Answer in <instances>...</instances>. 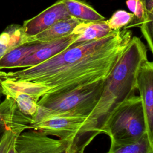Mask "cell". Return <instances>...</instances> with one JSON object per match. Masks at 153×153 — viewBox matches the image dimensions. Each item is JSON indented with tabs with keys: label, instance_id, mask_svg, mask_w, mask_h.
I'll list each match as a JSON object with an SVG mask.
<instances>
[{
	"label": "cell",
	"instance_id": "cell-1",
	"mask_svg": "<svg viewBox=\"0 0 153 153\" xmlns=\"http://www.w3.org/2000/svg\"><path fill=\"white\" fill-rule=\"evenodd\" d=\"M131 37L128 29L112 30L98 39L74 43L35 66L16 71H0V79L33 82L47 87L48 92L91 84L107 77Z\"/></svg>",
	"mask_w": 153,
	"mask_h": 153
},
{
	"label": "cell",
	"instance_id": "cell-2",
	"mask_svg": "<svg viewBox=\"0 0 153 153\" xmlns=\"http://www.w3.org/2000/svg\"><path fill=\"white\" fill-rule=\"evenodd\" d=\"M147 49L137 36H132L121 56L105 79L101 96L86 118L78 135L75 150L83 149L100 134V128L111 111L134 94L141 65L147 60Z\"/></svg>",
	"mask_w": 153,
	"mask_h": 153
},
{
	"label": "cell",
	"instance_id": "cell-3",
	"mask_svg": "<svg viewBox=\"0 0 153 153\" xmlns=\"http://www.w3.org/2000/svg\"><path fill=\"white\" fill-rule=\"evenodd\" d=\"M105 79L72 90L45 93L38 101L36 112L32 118V123L54 115L87 118L99 101Z\"/></svg>",
	"mask_w": 153,
	"mask_h": 153
},
{
	"label": "cell",
	"instance_id": "cell-4",
	"mask_svg": "<svg viewBox=\"0 0 153 153\" xmlns=\"http://www.w3.org/2000/svg\"><path fill=\"white\" fill-rule=\"evenodd\" d=\"M111 138V144L135 142L147 134L145 112L139 96L133 94L114 108L100 128Z\"/></svg>",
	"mask_w": 153,
	"mask_h": 153
},
{
	"label": "cell",
	"instance_id": "cell-5",
	"mask_svg": "<svg viewBox=\"0 0 153 153\" xmlns=\"http://www.w3.org/2000/svg\"><path fill=\"white\" fill-rule=\"evenodd\" d=\"M0 84L2 94L13 99L20 111L31 118L36 112L38 101L49 91L44 85L26 81L0 79Z\"/></svg>",
	"mask_w": 153,
	"mask_h": 153
},
{
	"label": "cell",
	"instance_id": "cell-6",
	"mask_svg": "<svg viewBox=\"0 0 153 153\" xmlns=\"http://www.w3.org/2000/svg\"><path fill=\"white\" fill-rule=\"evenodd\" d=\"M85 119L81 117L50 116L38 123L30 124L28 130L33 129L46 135L57 136L68 143V153H75L78 135Z\"/></svg>",
	"mask_w": 153,
	"mask_h": 153
},
{
	"label": "cell",
	"instance_id": "cell-7",
	"mask_svg": "<svg viewBox=\"0 0 153 153\" xmlns=\"http://www.w3.org/2000/svg\"><path fill=\"white\" fill-rule=\"evenodd\" d=\"M68 143L33 129L23 131L15 141L16 153H68Z\"/></svg>",
	"mask_w": 153,
	"mask_h": 153
},
{
	"label": "cell",
	"instance_id": "cell-8",
	"mask_svg": "<svg viewBox=\"0 0 153 153\" xmlns=\"http://www.w3.org/2000/svg\"><path fill=\"white\" fill-rule=\"evenodd\" d=\"M146 121L149 139L153 142V63L146 60L140 66L136 78Z\"/></svg>",
	"mask_w": 153,
	"mask_h": 153
},
{
	"label": "cell",
	"instance_id": "cell-9",
	"mask_svg": "<svg viewBox=\"0 0 153 153\" xmlns=\"http://www.w3.org/2000/svg\"><path fill=\"white\" fill-rule=\"evenodd\" d=\"M71 17L62 1L58 0L36 16L25 20L22 27L25 33L29 38L47 29L56 22Z\"/></svg>",
	"mask_w": 153,
	"mask_h": 153
},
{
	"label": "cell",
	"instance_id": "cell-10",
	"mask_svg": "<svg viewBox=\"0 0 153 153\" xmlns=\"http://www.w3.org/2000/svg\"><path fill=\"white\" fill-rule=\"evenodd\" d=\"M78 35H71L46 42L36 51L25 57L19 65L17 68H26L38 65L62 52L74 43Z\"/></svg>",
	"mask_w": 153,
	"mask_h": 153
},
{
	"label": "cell",
	"instance_id": "cell-11",
	"mask_svg": "<svg viewBox=\"0 0 153 153\" xmlns=\"http://www.w3.org/2000/svg\"><path fill=\"white\" fill-rule=\"evenodd\" d=\"M32 123V118L23 114L13 99L5 97L0 103V127L21 133Z\"/></svg>",
	"mask_w": 153,
	"mask_h": 153
},
{
	"label": "cell",
	"instance_id": "cell-12",
	"mask_svg": "<svg viewBox=\"0 0 153 153\" xmlns=\"http://www.w3.org/2000/svg\"><path fill=\"white\" fill-rule=\"evenodd\" d=\"M82 21L72 17L59 20L38 35L29 38V42H48L72 33L75 27Z\"/></svg>",
	"mask_w": 153,
	"mask_h": 153
},
{
	"label": "cell",
	"instance_id": "cell-13",
	"mask_svg": "<svg viewBox=\"0 0 153 153\" xmlns=\"http://www.w3.org/2000/svg\"><path fill=\"white\" fill-rule=\"evenodd\" d=\"M112 31L106 20H103L97 22H82L75 27L72 33L78 35L74 43H80L103 38Z\"/></svg>",
	"mask_w": 153,
	"mask_h": 153
},
{
	"label": "cell",
	"instance_id": "cell-14",
	"mask_svg": "<svg viewBox=\"0 0 153 153\" xmlns=\"http://www.w3.org/2000/svg\"><path fill=\"white\" fill-rule=\"evenodd\" d=\"M29 42L22 26L11 24L0 33V59L13 48Z\"/></svg>",
	"mask_w": 153,
	"mask_h": 153
},
{
	"label": "cell",
	"instance_id": "cell-15",
	"mask_svg": "<svg viewBox=\"0 0 153 153\" xmlns=\"http://www.w3.org/2000/svg\"><path fill=\"white\" fill-rule=\"evenodd\" d=\"M45 42H29L13 48L0 59V71L17 68L19 65L25 57L36 51Z\"/></svg>",
	"mask_w": 153,
	"mask_h": 153
},
{
	"label": "cell",
	"instance_id": "cell-16",
	"mask_svg": "<svg viewBox=\"0 0 153 153\" xmlns=\"http://www.w3.org/2000/svg\"><path fill=\"white\" fill-rule=\"evenodd\" d=\"M70 16L82 22H97L105 20L92 7L80 0H61Z\"/></svg>",
	"mask_w": 153,
	"mask_h": 153
},
{
	"label": "cell",
	"instance_id": "cell-17",
	"mask_svg": "<svg viewBox=\"0 0 153 153\" xmlns=\"http://www.w3.org/2000/svg\"><path fill=\"white\" fill-rule=\"evenodd\" d=\"M107 153H153V142L147 134L139 140L128 144H111Z\"/></svg>",
	"mask_w": 153,
	"mask_h": 153
},
{
	"label": "cell",
	"instance_id": "cell-18",
	"mask_svg": "<svg viewBox=\"0 0 153 153\" xmlns=\"http://www.w3.org/2000/svg\"><path fill=\"white\" fill-rule=\"evenodd\" d=\"M133 20L134 14L133 13L123 10H118L113 13L108 20H106V22L112 30H117L126 27Z\"/></svg>",
	"mask_w": 153,
	"mask_h": 153
},
{
	"label": "cell",
	"instance_id": "cell-19",
	"mask_svg": "<svg viewBox=\"0 0 153 153\" xmlns=\"http://www.w3.org/2000/svg\"><path fill=\"white\" fill-rule=\"evenodd\" d=\"M141 32L147 41L149 48L152 53L153 45H152V33H153V13L146 14L143 23L140 25Z\"/></svg>",
	"mask_w": 153,
	"mask_h": 153
},
{
	"label": "cell",
	"instance_id": "cell-20",
	"mask_svg": "<svg viewBox=\"0 0 153 153\" xmlns=\"http://www.w3.org/2000/svg\"><path fill=\"white\" fill-rule=\"evenodd\" d=\"M20 133L6 129L0 142V153H7L13 141L19 135Z\"/></svg>",
	"mask_w": 153,
	"mask_h": 153
},
{
	"label": "cell",
	"instance_id": "cell-21",
	"mask_svg": "<svg viewBox=\"0 0 153 153\" xmlns=\"http://www.w3.org/2000/svg\"><path fill=\"white\" fill-rule=\"evenodd\" d=\"M134 20H136L134 24L131 25L130 27H132L137 25H141L145 19V10L144 8V5L142 0H136V7L134 13Z\"/></svg>",
	"mask_w": 153,
	"mask_h": 153
},
{
	"label": "cell",
	"instance_id": "cell-22",
	"mask_svg": "<svg viewBox=\"0 0 153 153\" xmlns=\"http://www.w3.org/2000/svg\"><path fill=\"white\" fill-rule=\"evenodd\" d=\"M145 10V13H153V0H142Z\"/></svg>",
	"mask_w": 153,
	"mask_h": 153
},
{
	"label": "cell",
	"instance_id": "cell-23",
	"mask_svg": "<svg viewBox=\"0 0 153 153\" xmlns=\"http://www.w3.org/2000/svg\"><path fill=\"white\" fill-rule=\"evenodd\" d=\"M136 2V0H127L126 2L127 7L132 12V13H134L135 10Z\"/></svg>",
	"mask_w": 153,
	"mask_h": 153
},
{
	"label": "cell",
	"instance_id": "cell-24",
	"mask_svg": "<svg viewBox=\"0 0 153 153\" xmlns=\"http://www.w3.org/2000/svg\"><path fill=\"white\" fill-rule=\"evenodd\" d=\"M17 138V137H16ZM16 138L13 141V142L11 143L10 148L8 149V151L7 152V153H16V149H15V141Z\"/></svg>",
	"mask_w": 153,
	"mask_h": 153
},
{
	"label": "cell",
	"instance_id": "cell-25",
	"mask_svg": "<svg viewBox=\"0 0 153 153\" xmlns=\"http://www.w3.org/2000/svg\"><path fill=\"white\" fill-rule=\"evenodd\" d=\"M6 129H7V128L5 127H4V126L0 127V142L1 141V139L3 137L4 133L5 131L6 130Z\"/></svg>",
	"mask_w": 153,
	"mask_h": 153
},
{
	"label": "cell",
	"instance_id": "cell-26",
	"mask_svg": "<svg viewBox=\"0 0 153 153\" xmlns=\"http://www.w3.org/2000/svg\"><path fill=\"white\" fill-rule=\"evenodd\" d=\"M84 150H78V151H76V152H75V153H84Z\"/></svg>",
	"mask_w": 153,
	"mask_h": 153
},
{
	"label": "cell",
	"instance_id": "cell-27",
	"mask_svg": "<svg viewBox=\"0 0 153 153\" xmlns=\"http://www.w3.org/2000/svg\"><path fill=\"white\" fill-rule=\"evenodd\" d=\"M1 95H2V93H1V84H0V100H1Z\"/></svg>",
	"mask_w": 153,
	"mask_h": 153
}]
</instances>
